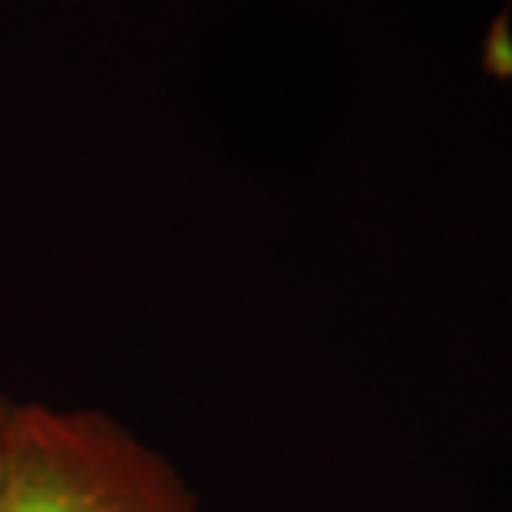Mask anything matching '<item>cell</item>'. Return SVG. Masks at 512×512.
<instances>
[{
	"mask_svg": "<svg viewBox=\"0 0 512 512\" xmlns=\"http://www.w3.org/2000/svg\"><path fill=\"white\" fill-rule=\"evenodd\" d=\"M0 512H159L103 440L50 417L0 430Z\"/></svg>",
	"mask_w": 512,
	"mask_h": 512,
	"instance_id": "6da1fadb",
	"label": "cell"
}]
</instances>
